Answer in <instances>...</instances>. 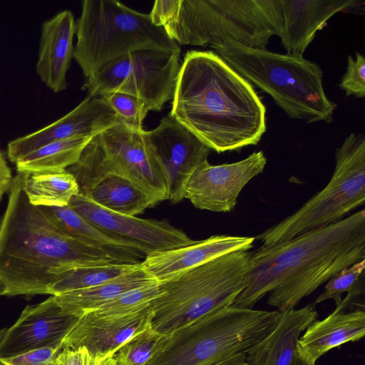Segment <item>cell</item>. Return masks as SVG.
<instances>
[{
    "instance_id": "cell-1",
    "label": "cell",
    "mask_w": 365,
    "mask_h": 365,
    "mask_svg": "<svg viewBox=\"0 0 365 365\" xmlns=\"http://www.w3.org/2000/svg\"><path fill=\"white\" fill-rule=\"evenodd\" d=\"M245 288L231 306L267 304L283 312L327 282L344 268L365 259V210L327 227L251 252Z\"/></svg>"
},
{
    "instance_id": "cell-2",
    "label": "cell",
    "mask_w": 365,
    "mask_h": 365,
    "mask_svg": "<svg viewBox=\"0 0 365 365\" xmlns=\"http://www.w3.org/2000/svg\"><path fill=\"white\" fill-rule=\"evenodd\" d=\"M170 115L217 153L257 145L266 108L250 83L216 53L187 51Z\"/></svg>"
},
{
    "instance_id": "cell-3",
    "label": "cell",
    "mask_w": 365,
    "mask_h": 365,
    "mask_svg": "<svg viewBox=\"0 0 365 365\" xmlns=\"http://www.w3.org/2000/svg\"><path fill=\"white\" fill-rule=\"evenodd\" d=\"M22 184L23 173H18L0 222V282L5 295L49 294L58 277L71 269L130 263L64 234L29 201Z\"/></svg>"
},
{
    "instance_id": "cell-4",
    "label": "cell",
    "mask_w": 365,
    "mask_h": 365,
    "mask_svg": "<svg viewBox=\"0 0 365 365\" xmlns=\"http://www.w3.org/2000/svg\"><path fill=\"white\" fill-rule=\"evenodd\" d=\"M212 48L242 77L268 93L289 117L309 123L333 120L337 105L325 93L317 63L301 56L234 43Z\"/></svg>"
},
{
    "instance_id": "cell-5",
    "label": "cell",
    "mask_w": 365,
    "mask_h": 365,
    "mask_svg": "<svg viewBox=\"0 0 365 365\" xmlns=\"http://www.w3.org/2000/svg\"><path fill=\"white\" fill-rule=\"evenodd\" d=\"M282 25L279 0H176L163 28L179 46L234 43L266 49Z\"/></svg>"
},
{
    "instance_id": "cell-6",
    "label": "cell",
    "mask_w": 365,
    "mask_h": 365,
    "mask_svg": "<svg viewBox=\"0 0 365 365\" xmlns=\"http://www.w3.org/2000/svg\"><path fill=\"white\" fill-rule=\"evenodd\" d=\"M252 252H230L158 282L150 327L167 335L232 304L245 288Z\"/></svg>"
},
{
    "instance_id": "cell-7",
    "label": "cell",
    "mask_w": 365,
    "mask_h": 365,
    "mask_svg": "<svg viewBox=\"0 0 365 365\" xmlns=\"http://www.w3.org/2000/svg\"><path fill=\"white\" fill-rule=\"evenodd\" d=\"M281 312L230 306L165 335L146 365H215L269 334Z\"/></svg>"
},
{
    "instance_id": "cell-8",
    "label": "cell",
    "mask_w": 365,
    "mask_h": 365,
    "mask_svg": "<svg viewBox=\"0 0 365 365\" xmlns=\"http://www.w3.org/2000/svg\"><path fill=\"white\" fill-rule=\"evenodd\" d=\"M75 34L73 58L86 79L109 61L133 51H181L163 27L153 24L149 14L115 0H83Z\"/></svg>"
},
{
    "instance_id": "cell-9",
    "label": "cell",
    "mask_w": 365,
    "mask_h": 365,
    "mask_svg": "<svg viewBox=\"0 0 365 365\" xmlns=\"http://www.w3.org/2000/svg\"><path fill=\"white\" fill-rule=\"evenodd\" d=\"M365 202V136L351 133L336 149L327 185L291 215L255 239L270 246L336 223ZM347 217V216H346Z\"/></svg>"
},
{
    "instance_id": "cell-10",
    "label": "cell",
    "mask_w": 365,
    "mask_h": 365,
    "mask_svg": "<svg viewBox=\"0 0 365 365\" xmlns=\"http://www.w3.org/2000/svg\"><path fill=\"white\" fill-rule=\"evenodd\" d=\"M180 53L157 49L130 52L103 66L86 79L82 89L91 96L127 93L142 99L149 110L160 111L173 98Z\"/></svg>"
},
{
    "instance_id": "cell-11",
    "label": "cell",
    "mask_w": 365,
    "mask_h": 365,
    "mask_svg": "<svg viewBox=\"0 0 365 365\" xmlns=\"http://www.w3.org/2000/svg\"><path fill=\"white\" fill-rule=\"evenodd\" d=\"M98 139L106 170L132 181L156 204L168 200L164 168L145 130L134 132L118 123L98 135Z\"/></svg>"
},
{
    "instance_id": "cell-12",
    "label": "cell",
    "mask_w": 365,
    "mask_h": 365,
    "mask_svg": "<svg viewBox=\"0 0 365 365\" xmlns=\"http://www.w3.org/2000/svg\"><path fill=\"white\" fill-rule=\"evenodd\" d=\"M66 170L76 180L79 193L108 210L135 216L156 205L132 181L106 170L97 135L84 148L79 160Z\"/></svg>"
},
{
    "instance_id": "cell-13",
    "label": "cell",
    "mask_w": 365,
    "mask_h": 365,
    "mask_svg": "<svg viewBox=\"0 0 365 365\" xmlns=\"http://www.w3.org/2000/svg\"><path fill=\"white\" fill-rule=\"evenodd\" d=\"M68 205L101 230L136 246L145 257L195 241L168 221L117 213L98 205L81 193L73 196Z\"/></svg>"
},
{
    "instance_id": "cell-14",
    "label": "cell",
    "mask_w": 365,
    "mask_h": 365,
    "mask_svg": "<svg viewBox=\"0 0 365 365\" xmlns=\"http://www.w3.org/2000/svg\"><path fill=\"white\" fill-rule=\"evenodd\" d=\"M267 164L262 150L232 163L201 164L189 179L185 190L187 198L197 208L217 212L235 209L244 187L261 174Z\"/></svg>"
},
{
    "instance_id": "cell-15",
    "label": "cell",
    "mask_w": 365,
    "mask_h": 365,
    "mask_svg": "<svg viewBox=\"0 0 365 365\" xmlns=\"http://www.w3.org/2000/svg\"><path fill=\"white\" fill-rule=\"evenodd\" d=\"M145 134L164 168L168 200L178 203L185 198L189 179L212 150L170 114Z\"/></svg>"
},
{
    "instance_id": "cell-16",
    "label": "cell",
    "mask_w": 365,
    "mask_h": 365,
    "mask_svg": "<svg viewBox=\"0 0 365 365\" xmlns=\"http://www.w3.org/2000/svg\"><path fill=\"white\" fill-rule=\"evenodd\" d=\"M81 316L65 312L51 295L28 305L0 341V359H6L48 347L62 345Z\"/></svg>"
},
{
    "instance_id": "cell-17",
    "label": "cell",
    "mask_w": 365,
    "mask_h": 365,
    "mask_svg": "<svg viewBox=\"0 0 365 365\" xmlns=\"http://www.w3.org/2000/svg\"><path fill=\"white\" fill-rule=\"evenodd\" d=\"M117 123V115L101 96H88L53 123L10 141L7 156L15 164L47 144L78 137L93 138Z\"/></svg>"
},
{
    "instance_id": "cell-18",
    "label": "cell",
    "mask_w": 365,
    "mask_h": 365,
    "mask_svg": "<svg viewBox=\"0 0 365 365\" xmlns=\"http://www.w3.org/2000/svg\"><path fill=\"white\" fill-rule=\"evenodd\" d=\"M150 306L122 317L83 314L62 342L63 349H85L93 359L113 355L128 340L150 327Z\"/></svg>"
},
{
    "instance_id": "cell-19",
    "label": "cell",
    "mask_w": 365,
    "mask_h": 365,
    "mask_svg": "<svg viewBox=\"0 0 365 365\" xmlns=\"http://www.w3.org/2000/svg\"><path fill=\"white\" fill-rule=\"evenodd\" d=\"M317 317L314 303L281 312L277 325L269 334L215 365H290L299 338Z\"/></svg>"
},
{
    "instance_id": "cell-20",
    "label": "cell",
    "mask_w": 365,
    "mask_h": 365,
    "mask_svg": "<svg viewBox=\"0 0 365 365\" xmlns=\"http://www.w3.org/2000/svg\"><path fill=\"white\" fill-rule=\"evenodd\" d=\"M255 240V237L212 235L187 246L149 255L141 264L160 282L223 255L248 251Z\"/></svg>"
},
{
    "instance_id": "cell-21",
    "label": "cell",
    "mask_w": 365,
    "mask_h": 365,
    "mask_svg": "<svg viewBox=\"0 0 365 365\" xmlns=\"http://www.w3.org/2000/svg\"><path fill=\"white\" fill-rule=\"evenodd\" d=\"M282 18L279 34L287 54L303 56L317 31L334 14L360 4L357 0H279Z\"/></svg>"
},
{
    "instance_id": "cell-22",
    "label": "cell",
    "mask_w": 365,
    "mask_h": 365,
    "mask_svg": "<svg viewBox=\"0 0 365 365\" xmlns=\"http://www.w3.org/2000/svg\"><path fill=\"white\" fill-rule=\"evenodd\" d=\"M76 21L69 10L58 12L41 26L36 71L54 93L66 90V73L73 58Z\"/></svg>"
},
{
    "instance_id": "cell-23",
    "label": "cell",
    "mask_w": 365,
    "mask_h": 365,
    "mask_svg": "<svg viewBox=\"0 0 365 365\" xmlns=\"http://www.w3.org/2000/svg\"><path fill=\"white\" fill-rule=\"evenodd\" d=\"M364 334V308H336L325 319H315L307 327L297 341L296 352L306 361L316 364L328 351L356 341Z\"/></svg>"
},
{
    "instance_id": "cell-24",
    "label": "cell",
    "mask_w": 365,
    "mask_h": 365,
    "mask_svg": "<svg viewBox=\"0 0 365 365\" xmlns=\"http://www.w3.org/2000/svg\"><path fill=\"white\" fill-rule=\"evenodd\" d=\"M56 227L83 244L113 252L130 263H138L133 255L141 253L136 246L101 230L68 205L63 207L38 206Z\"/></svg>"
},
{
    "instance_id": "cell-25",
    "label": "cell",
    "mask_w": 365,
    "mask_h": 365,
    "mask_svg": "<svg viewBox=\"0 0 365 365\" xmlns=\"http://www.w3.org/2000/svg\"><path fill=\"white\" fill-rule=\"evenodd\" d=\"M155 281L140 262L136 269L99 285L53 296L65 312L82 316L128 291Z\"/></svg>"
},
{
    "instance_id": "cell-26",
    "label": "cell",
    "mask_w": 365,
    "mask_h": 365,
    "mask_svg": "<svg viewBox=\"0 0 365 365\" xmlns=\"http://www.w3.org/2000/svg\"><path fill=\"white\" fill-rule=\"evenodd\" d=\"M22 185L29 201L35 206H66L79 193L76 180L66 170L23 173Z\"/></svg>"
},
{
    "instance_id": "cell-27",
    "label": "cell",
    "mask_w": 365,
    "mask_h": 365,
    "mask_svg": "<svg viewBox=\"0 0 365 365\" xmlns=\"http://www.w3.org/2000/svg\"><path fill=\"white\" fill-rule=\"evenodd\" d=\"M93 138L78 137L47 144L15 163L18 173L66 170L80 158Z\"/></svg>"
},
{
    "instance_id": "cell-28",
    "label": "cell",
    "mask_w": 365,
    "mask_h": 365,
    "mask_svg": "<svg viewBox=\"0 0 365 365\" xmlns=\"http://www.w3.org/2000/svg\"><path fill=\"white\" fill-rule=\"evenodd\" d=\"M140 262L87 265L71 269L58 277L49 289V294L58 295L99 285L136 269Z\"/></svg>"
},
{
    "instance_id": "cell-29",
    "label": "cell",
    "mask_w": 365,
    "mask_h": 365,
    "mask_svg": "<svg viewBox=\"0 0 365 365\" xmlns=\"http://www.w3.org/2000/svg\"><path fill=\"white\" fill-rule=\"evenodd\" d=\"M158 294L159 283L158 281H155L128 291L87 313L106 317L128 315L150 307Z\"/></svg>"
},
{
    "instance_id": "cell-30",
    "label": "cell",
    "mask_w": 365,
    "mask_h": 365,
    "mask_svg": "<svg viewBox=\"0 0 365 365\" xmlns=\"http://www.w3.org/2000/svg\"><path fill=\"white\" fill-rule=\"evenodd\" d=\"M164 336L151 327L138 334L115 353L117 363L119 365H146Z\"/></svg>"
},
{
    "instance_id": "cell-31",
    "label": "cell",
    "mask_w": 365,
    "mask_h": 365,
    "mask_svg": "<svg viewBox=\"0 0 365 365\" xmlns=\"http://www.w3.org/2000/svg\"><path fill=\"white\" fill-rule=\"evenodd\" d=\"M118 116V122L128 129L141 133L143 123L149 110L138 97L120 92H112L101 96Z\"/></svg>"
},
{
    "instance_id": "cell-32",
    "label": "cell",
    "mask_w": 365,
    "mask_h": 365,
    "mask_svg": "<svg viewBox=\"0 0 365 365\" xmlns=\"http://www.w3.org/2000/svg\"><path fill=\"white\" fill-rule=\"evenodd\" d=\"M365 259L341 269L327 281L322 293L317 298L316 305L327 299H333L336 306L342 301L341 295L351 292L364 277Z\"/></svg>"
},
{
    "instance_id": "cell-33",
    "label": "cell",
    "mask_w": 365,
    "mask_h": 365,
    "mask_svg": "<svg viewBox=\"0 0 365 365\" xmlns=\"http://www.w3.org/2000/svg\"><path fill=\"white\" fill-rule=\"evenodd\" d=\"M339 87L345 91L346 96L365 97V57L361 53H356L355 59L348 56L346 70Z\"/></svg>"
},
{
    "instance_id": "cell-34",
    "label": "cell",
    "mask_w": 365,
    "mask_h": 365,
    "mask_svg": "<svg viewBox=\"0 0 365 365\" xmlns=\"http://www.w3.org/2000/svg\"><path fill=\"white\" fill-rule=\"evenodd\" d=\"M62 345L40 349L14 357L0 359V365H59Z\"/></svg>"
},
{
    "instance_id": "cell-35",
    "label": "cell",
    "mask_w": 365,
    "mask_h": 365,
    "mask_svg": "<svg viewBox=\"0 0 365 365\" xmlns=\"http://www.w3.org/2000/svg\"><path fill=\"white\" fill-rule=\"evenodd\" d=\"M91 356L83 348L63 349L58 355L59 365H89Z\"/></svg>"
},
{
    "instance_id": "cell-36",
    "label": "cell",
    "mask_w": 365,
    "mask_h": 365,
    "mask_svg": "<svg viewBox=\"0 0 365 365\" xmlns=\"http://www.w3.org/2000/svg\"><path fill=\"white\" fill-rule=\"evenodd\" d=\"M13 178L11 170L0 150V202L4 194L9 190Z\"/></svg>"
},
{
    "instance_id": "cell-37",
    "label": "cell",
    "mask_w": 365,
    "mask_h": 365,
    "mask_svg": "<svg viewBox=\"0 0 365 365\" xmlns=\"http://www.w3.org/2000/svg\"><path fill=\"white\" fill-rule=\"evenodd\" d=\"M89 365H118L116 362L115 355L102 359H93L91 357Z\"/></svg>"
},
{
    "instance_id": "cell-38",
    "label": "cell",
    "mask_w": 365,
    "mask_h": 365,
    "mask_svg": "<svg viewBox=\"0 0 365 365\" xmlns=\"http://www.w3.org/2000/svg\"><path fill=\"white\" fill-rule=\"evenodd\" d=\"M290 365H315V364L306 361L296 352Z\"/></svg>"
},
{
    "instance_id": "cell-39",
    "label": "cell",
    "mask_w": 365,
    "mask_h": 365,
    "mask_svg": "<svg viewBox=\"0 0 365 365\" xmlns=\"http://www.w3.org/2000/svg\"><path fill=\"white\" fill-rule=\"evenodd\" d=\"M6 294V289L4 285L0 282V296Z\"/></svg>"
}]
</instances>
